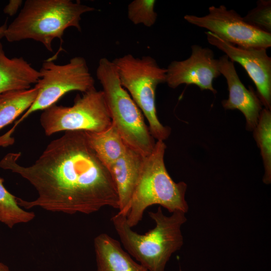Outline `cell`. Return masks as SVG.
I'll list each match as a JSON object with an SVG mask.
<instances>
[{
	"label": "cell",
	"mask_w": 271,
	"mask_h": 271,
	"mask_svg": "<svg viewBox=\"0 0 271 271\" xmlns=\"http://www.w3.org/2000/svg\"><path fill=\"white\" fill-rule=\"evenodd\" d=\"M166 69V83L172 88L183 84H194L202 90H208L214 94L217 93L213 86V82L221 74L218 60L215 58L214 52L210 48L193 45L188 58L173 61Z\"/></svg>",
	"instance_id": "8fae6325"
},
{
	"label": "cell",
	"mask_w": 271,
	"mask_h": 271,
	"mask_svg": "<svg viewBox=\"0 0 271 271\" xmlns=\"http://www.w3.org/2000/svg\"><path fill=\"white\" fill-rule=\"evenodd\" d=\"M40 77L39 71L23 57L8 58L0 42V94L30 89Z\"/></svg>",
	"instance_id": "9a60e30c"
},
{
	"label": "cell",
	"mask_w": 271,
	"mask_h": 271,
	"mask_svg": "<svg viewBox=\"0 0 271 271\" xmlns=\"http://www.w3.org/2000/svg\"><path fill=\"white\" fill-rule=\"evenodd\" d=\"M77 95L70 106L55 104L43 110L40 123L46 136L61 131L100 132L112 123L103 93L95 87Z\"/></svg>",
	"instance_id": "ba28073f"
},
{
	"label": "cell",
	"mask_w": 271,
	"mask_h": 271,
	"mask_svg": "<svg viewBox=\"0 0 271 271\" xmlns=\"http://www.w3.org/2000/svg\"><path fill=\"white\" fill-rule=\"evenodd\" d=\"M84 132L91 148L110 171L127 148L116 126L112 121L110 126L103 131Z\"/></svg>",
	"instance_id": "2e32d148"
},
{
	"label": "cell",
	"mask_w": 271,
	"mask_h": 271,
	"mask_svg": "<svg viewBox=\"0 0 271 271\" xmlns=\"http://www.w3.org/2000/svg\"><path fill=\"white\" fill-rule=\"evenodd\" d=\"M38 88L13 90L0 94V130L23 114L33 104Z\"/></svg>",
	"instance_id": "e0dca14e"
},
{
	"label": "cell",
	"mask_w": 271,
	"mask_h": 271,
	"mask_svg": "<svg viewBox=\"0 0 271 271\" xmlns=\"http://www.w3.org/2000/svg\"><path fill=\"white\" fill-rule=\"evenodd\" d=\"M20 156V153L8 154L0 161V167L19 174L36 190L35 200L17 197L23 209L38 207L68 214H90L107 206L118 209L113 177L91 148L84 131H65L29 166L18 164Z\"/></svg>",
	"instance_id": "6da1fadb"
},
{
	"label": "cell",
	"mask_w": 271,
	"mask_h": 271,
	"mask_svg": "<svg viewBox=\"0 0 271 271\" xmlns=\"http://www.w3.org/2000/svg\"><path fill=\"white\" fill-rule=\"evenodd\" d=\"M166 149L164 141H157L152 152L145 157L125 215L131 228L142 220L146 209L154 205H159L172 213L188 212L185 200L187 185L184 182H175L169 175L164 163Z\"/></svg>",
	"instance_id": "277c9868"
},
{
	"label": "cell",
	"mask_w": 271,
	"mask_h": 271,
	"mask_svg": "<svg viewBox=\"0 0 271 271\" xmlns=\"http://www.w3.org/2000/svg\"><path fill=\"white\" fill-rule=\"evenodd\" d=\"M112 62L121 85L148 120L152 136L157 141L167 139L171 129L159 121L155 102L157 86L166 82V69L160 67L156 60L149 56L139 58L128 54L115 58Z\"/></svg>",
	"instance_id": "8992f818"
},
{
	"label": "cell",
	"mask_w": 271,
	"mask_h": 271,
	"mask_svg": "<svg viewBox=\"0 0 271 271\" xmlns=\"http://www.w3.org/2000/svg\"><path fill=\"white\" fill-rule=\"evenodd\" d=\"M0 271H11L9 267L3 262H0Z\"/></svg>",
	"instance_id": "cb8c5ba5"
},
{
	"label": "cell",
	"mask_w": 271,
	"mask_h": 271,
	"mask_svg": "<svg viewBox=\"0 0 271 271\" xmlns=\"http://www.w3.org/2000/svg\"><path fill=\"white\" fill-rule=\"evenodd\" d=\"M154 0H134L128 5L127 17L134 25L151 27L156 23L157 14L154 10Z\"/></svg>",
	"instance_id": "ffe728a7"
},
{
	"label": "cell",
	"mask_w": 271,
	"mask_h": 271,
	"mask_svg": "<svg viewBox=\"0 0 271 271\" xmlns=\"http://www.w3.org/2000/svg\"><path fill=\"white\" fill-rule=\"evenodd\" d=\"M23 1L22 0H11L4 9V13L13 16L15 15L21 7Z\"/></svg>",
	"instance_id": "7402d4cb"
},
{
	"label": "cell",
	"mask_w": 271,
	"mask_h": 271,
	"mask_svg": "<svg viewBox=\"0 0 271 271\" xmlns=\"http://www.w3.org/2000/svg\"><path fill=\"white\" fill-rule=\"evenodd\" d=\"M154 228L144 234L134 231L125 216L116 213L111 218L114 228L127 252L148 271H165L172 255L183 244L182 226L186 222L185 213L176 211L168 216L161 207L150 211Z\"/></svg>",
	"instance_id": "7a4b0ae2"
},
{
	"label": "cell",
	"mask_w": 271,
	"mask_h": 271,
	"mask_svg": "<svg viewBox=\"0 0 271 271\" xmlns=\"http://www.w3.org/2000/svg\"><path fill=\"white\" fill-rule=\"evenodd\" d=\"M94 248L96 271H148L122 249L119 241L106 233L95 237Z\"/></svg>",
	"instance_id": "5bb4252c"
},
{
	"label": "cell",
	"mask_w": 271,
	"mask_h": 271,
	"mask_svg": "<svg viewBox=\"0 0 271 271\" xmlns=\"http://www.w3.org/2000/svg\"><path fill=\"white\" fill-rule=\"evenodd\" d=\"M208 11L204 16L186 15L184 18L189 23L206 29L232 45L265 49L270 47L271 34L249 25L234 10L220 5L211 6Z\"/></svg>",
	"instance_id": "9c48e42d"
},
{
	"label": "cell",
	"mask_w": 271,
	"mask_h": 271,
	"mask_svg": "<svg viewBox=\"0 0 271 271\" xmlns=\"http://www.w3.org/2000/svg\"><path fill=\"white\" fill-rule=\"evenodd\" d=\"M95 9L79 1L27 0L18 16L8 26L5 37L9 42L32 39L50 52L56 38L63 43L64 31L74 27L81 31L82 15Z\"/></svg>",
	"instance_id": "3957f363"
},
{
	"label": "cell",
	"mask_w": 271,
	"mask_h": 271,
	"mask_svg": "<svg viewBox=\"0 0 271 271\" xmlns=\"http://www.w3.org/2000/svg\"><path fill=\"white\" fill-rule=\"evenodd\" d=\"M40 77L35 86L37 96L31 106L15 122L13 127L2 136L8 143L13 141L11 136L17 126L33 112L44 110L56 103L63 95L72 91L86 92L95 87V81L84 58H72L65 64H56L49 59L39 71Z\"/></svg>",
	"instance_id": "52a82bcc"
},
{
	"label": "cell",
	"mask_w": 271,
	"mask_h": 271,
	"mask_svg": "<svg viewBox=\"0 0 271 271\" xmlns=\"http://www.w3.org/2000/svg\"><path fill=\"white\" fill-rule=\"evenodd\" d=\"M7 22L5 23L2 26H0V40L3 38L5 37V32L7 28Z\"/></svg>",
	"instance_id": "603a6c76"
},
{
	"label": "cell",
	"mask_w": 271,
	"mask_h": 271,
	"mask_svg": "<svg viewBox=\"0 0 271 271\" xmlns=\"http://www.w3.org/2000/svg\"><path fill=\"white\" fill-rule=\"evenodd\" d=\"M209 44L223 52L233 63L240 64L254 83L265 108L271 109V58L264 48H244L232 45L207 31Z\"/></svg>",
	"instance_id": "30bf717a"
},
{
	"label": "cell",
	"mask_w": 271,
	"mask_h": 271,
	"mask_svg": "<svg viewBox=\"0 0 271 271\" xmlns=\"http://www.w3.org/2000/svg\"><path fill=\"white\" fill-rule=\"evenodd\" d=\"M253 137L260 149L264 168L262 179L265 184L271 183V111L263 108L257 124L253 130Z\"/></svg>",
	"instance_id": "d6986e66"
},
{
	"label": "cell",
	"mask_w": 271,
	"mask_h": 271,
	"mask_svg": "<svg viewBox=\"0 0 271 271\" xmlns=\"http://www.w3.org/2000/svg\"><path fill=\"white\" fill-rule=\"evenodd\" d=\"M145 156L127 147L125 153L110 170L115 182L119 200L118 214L125 216L138 184Z\"/></svg>",
	"instance_id": "4fadbf2b"
},
{
	"label": "cell",
	"mask_w": 271,
	"mask_h": 271,
	"mask_svg": "<svg viewBox=\"0 0 271 271\" xmlns=\"http://www.w3.org/2000/svg\"><path fill=\"white\" fill-rule=\"evenodd\" d=\"M218 60L219 70L225 78L229 92L228 98L222 101L225 109H238L246 119V128L253 131L256 126L262 103L253 89H247L240 81L234 63L224 55Z\"/></svg>",
	"instance_id": "7c38bea8"
},
{
	"label": "cell",
	"mask_w": 271,
	"mask_h": 271,
	"mask_svg": "<svg viewBox=\"0 0 271 271\" xmlns=\"http://www.w3.org/2000/svg\"><path fill=\"white\" fill-rule=\"evenodd\" d=\"M96 75L102 88L112 122L126 146L145 157L153 151L156 142L143 114L120 82L112 61L101 58Z\"/></svg>",
	"instance_id": "5b68a950"
},
{
	"label": "cell",
	"mask_w": 271,
	"mask_h": 271,
	"mask_svg": "<svg viewBox=\"0 0 271 271\" xmlns=\"http://www.w3.org/2000/svg\"><path fill=\"white\" fill-rule=\"evenodd\" d=\"M243 19L251 27L271 34V1H257L256 7L248 11Z\"/></svg>",
	"instance_id": "44dd1931"
},
{
	"label": "cell",
	"mask_w": 271,
	"mask_h": 271,
	"mask_svg": "<svg viewBox=\"0 0 271 271\" xmlns=\"http://www.w3.org/2000/svg\"><path fill=\"white\" fill-rule=\"evenodd\" d=\"M0 178V222L12 228L16 225L28 223L35 217L34 212L26 211L20 207L17 197L9 192Z\"/></svg>",
	"instance_id": "ac0fdd59"
}]
</instances>
